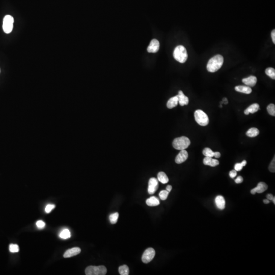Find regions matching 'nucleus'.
Returning <instances> with one entry per match:
<instances>
[{
  "mask_svg": "<svg viewBox=\"0 0 275 275\" xmlns=\"http://www.w3.org/2000/svg\"><path fill=\"white\" fill-rule=\"evenodd\" d=\"M223 63V57L221 55H216L208 62L206 66L207 70L210 73H215L220 69Z\"/></svg>",
  "mask_w": 275,
  "mask_h": 275,
  "instance_id": "nucleus-1",
  "label": "nucleus"
},
{
  "mask_svg": "<svg viewBox=\"0 0 275 275\" xmlns=\"http://www.w3.org/2000/svg\"><path fill=\"white\" fill-rule=\"evenodd\" d=\"M174 59L181 63H184L186 62L188 55L187 50L182 45H178L176 47L173 52Z\"/></svg>",
  "mask_w": 275,
  "mask_h": 275,
  "instance_id": "nucleus-2",
  "label": "nucleus"
},
{
  "mask_svg": "<svg viewBox=\"0 0 275 275\" xmlns=\"http://www.w3.org/2000/svg\"><path fill=\"white\" fill-rule=\"evenodd\" d=\"M191 144L190 139L187 137L182 136L178 137L174 139L173 142V146L177 150H185L187 149Z\"/></svg>",
  "mask_w": 275,
  "mask_h": 275,
  "instance_id": "nucleus-3",
  "label": "nucleus"
},
{
  "mask_svg": "<svg viewBox=\"0 0 275 275\" xmlns=\"http://www.w3.org/2000/svg\"><path fill=\"white\" fill-rule=\"evenodd\" d=\"M196 121L200 126H205L209 123V118L208 115L201 110H197L194 113Z\"/></svg>",
  "mask_w": 275,
  "mask_h": 275,
  "instance_id": "nucleus-4",
  "label": "nucleus"
},
{
  "mask_svg": "<svg viewBox=\"0 0 275 275\" xmlns=\"http://www.w3.org/2000/svg\"><path fill=\"white\" fill-rule=\"evenodd\" d=\"M106 272V268L103 266H89L85 270L87 275H105Z\"/></svg>",
  "mask_w": 275,
  "mask_h": 275,
  "instance_id": "nucleus-5",
  "label": "nucleus"
},
{
  "mask_svg": "<svg viewBox=\"0 0 275 275\" xmlns=\"http://www.w3.org/2000/svg\"><path fill=\"white\" fill-rule=\"evenodd\" d=\"M14 18L10 15H7L4 17L3 23V29L4 32L6 34L11 32L13 27Z\"/></svg>",
  "mask_w": 275,
  "mask_h": 275,
  "instance_id": "nucleus-6",
  "label": "nucleus"
},
{
  "mask_svg": "<svg viewBox=\"0 0 275 275\" xmlns=\"http://www.w3.org/2000/svg\"><path fill=\"white\" fill-rule=\"evenodd\" d=\"M155 255L156 251L154 249L152 248H148L144 251L142 256V260L144 264H148L154 258Z\"/></svg>",
  "mask_w": 275,
  "mask_h": 275,
  "instance_id": "nucleus-7",
  "label": "nucleus"
},
{
  "mask_svg": "<svg viewBox=\"0 0 275 275\" xmlns=\"http://www.w3.org/2000/svg\"><path fill=\"white\" fill-rule=\"evenodd\" d=\"M159 188V182L157 179L154 177L151 178L148 182V192L150 195L154 194Z\"/></svg>",
  "mask_w": 275,
  "mask_h": 275,
  "instance_id": "nucleus-8",
  "label": "nucleus"
},
{
  "mask_svg": "<svg viewBox=\"0 0 275 275\" xmlns=\"http://www.w3.org/2000/svg\"><path fill=\"white\" fill-rule=\"evenodd\" d=\"M267 188H268V186L265 182H260L258 183L257 187L251 190V193L253 195H255L256 193L260 194V193H264V192L266 191Z\"/></svg>",
  "mask_w": 275,
  "mask_h": 275,
  "instance_id": "nucleus-9",
  "label": "nucleus"
},
{
  "mask_svg": "<svg viewBox=\"0 0 275 275\" xmlns=\"http://www.w3.org/2000/svg\"><path fill=\"white\" fill-rule=\"evenodd\" d=\"M159 48V42L156 39L151 40L149 45L147 47V51L149 53H155L158 52Z\"/></svg>",
  "mask_w": 275,
  "mask_h": 275,
  "instance_id": "nucleus-10",
  "label": "nucleus"
},
{
  "mask_svg": "<svg viewBox=\"0 0 275 275\" xmlns=\"http://www.w3.org/2000/svg\"><path fill=\"white\" fill-rule=\"evenodd\" d=\"M188 153L185 150H182L179 153L178 155L176 157L175 159L176 163L180 164L182 162H185L188 159Z\"/></svg>",
  "mask_w": 275,
  "mask_h": 275,
  "instance_id": "nucleus-11",
  "label": "nucleus"
},
{
  "mask_svg": "<svg viewBox=\"0 0 275 275\" xmlns=\"http://www.w3.org/2000/svg\"><path fill=\"white\" fill-rule=\"evenodd\" d=\"M81 252V250L79 247H74V248H71L70 249H68L65 252L64 254V257L69 258L73 257V256H76L78 254L80 253Z\"/></svg>",
  "mask_w": 275,
  "mask_h": 275,
  "instance_id": "nucleus-12",
  "label": "nucleus"
},
{
  "mask_svg": "<svg viewBox=\"0 0 275 275\" xmlns=\"http://www.w3.org/2000/svg\"><path fill=\"white\" fill-rule=\"evenodd\" d=\"M243 83L249 87H254L257 82V77L255 76H251L247 78L243 79L242 80Z\"/></svg>",
  "mask_w": 275,
  "mask_h": 275,
  "instance_id": "nucleus-13",
  "label": "nucleus"
},
{
  "mask_svg": "<svg viewBox=\"0 0 275 275\" xmlns=\"http://www.w3.org/2000/svg\"><path fill=\"white\" fill-rule=\"evenodd\" d=\"M177 96L178 99V103L181 106L188 105L189 100L188 97L183 94V92L179 91L178 94Z\"/></svg>",
  "mask_w": 275,
  "mask_h": 275,
  "instance_id": "nucleus-14",
  "label": "nucleus"
},
{
  "mask_svg": "<svg viewBox=\"0 0 275 275\" xmlns=\"http://www.w3.org/2000/svg\"><path fill=\"white\" fill-rule=\"evenodd\" d=\"M215 203L217 207L219 209L223 210L225 208V200L221 195H219L215 198Z\"/></svg>",
  "mask_w": 275,
  "mask_h": 275,
  "instance_id": "nucleus-15",
  "label": "nucleus"
},
{
  "mask_svg": "<svg viewBox=\"0 0 275 275\" xmlns=\"http://www.w3.org/2000/svg\"><path fill=\"white\" fill-rule=\"evenodd\" d=\"M203 164L205 165L211 166V167H216L219 164V161L217 159H214L211 157H205L203 159Z\"/></svg>",
  "mask_w": 275,
  "mask_h": 275,
  "instance_id": "nucleus-16",
  "label": "nucleus"
},
{
  "mask_svg": "<svg viewBox=\"0 0 275 275\" xmlns=\"http://www.w3.org/2000/svg\"><path fill=\"white\" fill-rule=\"evenodd\" d=\"M260 109L259 105L258 103H253L249 106L245 111H244V114L249 115L250 113L254 114L255 112H257Z\"/></svg>",
  "mask_w": 275,
  "mask_h": 275,
  "instance_id": "nucleus-17",
  "label": "nucleus"
},
{
  "mask_svg": "<svg viewBox=\"0 0 275 275\" xmlns=\"http://www.w3.org/2000/svg\"><path fill=\"white\" fill-rule=\"evenodd\" d=\"M235 90L237 91L247 94L251 93L252 91L250 87L246 86H237L235 87Z\"/></svg>",
  "mask_w": 275,
  "mask_h": 275,
  "instance_id": "nucleus-18",
  "label": "nucleus"
},
{
  "mask_svg": "<svg viewBox=\"0 0 275 275\" xmlns=\"http://www.w3.org/2000/svg\"><path fill=\"white\" fill-rule=\"evenodd\" d=\"M178 103V99L177 95L169 99L167 103V106L169 109H172L177 106Z\"/></svg>",
  "mask_w": 275,
  "mask_h": 275,
  "instance_id": "nucleus-19",
  "label": "nucleus"
},
{
  "mask_svg": "<svg viewBox=\"0 0 275 275\" xmlns=\"http://www.w3.org/2000/svg\"><path fill=\"white\" fill-rule=\"evenodd\" d=\"M146 204L149 206H156L159 205L160 202L158 198L156 197L152 196L147 199Z\"/></svg>",
  "mask_w": 275,
  "mask_h": 275,
  "instance_id": "nucleus-20",
  "label": "nucleus"
},
{
  "mask_svg": "<svg viewBox=\"0 0 275 275\" xmlns=\"http://www.w3.org/2000/svg\"><path fill=\"white\" fill-rule=\"evenodd\" d=\"M158 180L163 184H166L169 182L167 175L164 172H160L158 173Z\"/></svg>",
  "mask_w": 275,
  "mask_h": 275,
  "instance_id": "nucleus-21",
  "label": "nucleus"
},
{
  "mask_svg": "<svg viewBox=\"0 0 275 275\" xmlns=\"http://www.w3.org/2000/svg\"><path fill=\"white\" fill-rule=\"evenodd\" d=\"M259 134V130L257 128L255 127H252L247 132L246 135L248 137L250 138H254V137L257 136Z\"/></svg>",
  "mask_w": 275,
  "mask_h": 275,
  "instance_id": "nucleus-22",
  "label": "nucleus"
},
{
  "mask_svg": "<svg viewBox=\"0 0 275 275\" xmlns=\"http://www.w3.org/2000/svg\"><path fill=\"white\" fill-rule=\"evenodd\" d=\"M119 273L121 275H128L129 273V268L126 265H123L119 267Z\"/></svg>",
  "mask_w": 275,
  "mask_h": 275,
  "instance_id": "nucleus-23",
  "label": "nucleus"
},
{
  "mask_svg": "<svg viewBox=\"0 0 275 275\" xmlns=\"http://www.w3.org/2000/svg\"><path fill=\"white\" fill-rule=\"evenodd\" d=\"M70 232L67 229H65L62 230L61 232V233H60L59 235L60 237H61V238H63V239H65V240L70 238Z\"/></svg>",
  "mask_w": 275,
  "mask_h": 275,
  "instance_id": "nucleus-24",
  "label": "nucleus"
},
{
  "mask_svg": "<svg viewBox=\"0 0 275 275\" xmlns=\"http://www.w3.org/2000/svg\"><path fill=\"white\" fill-rule=\"evenodd\" d=\"M266 74L269 77H270L271 79L275 80V70L274 68L272 67L267 68L266 69Z\"/></svg>",
  "mask_w": 275,
  "mask_h": 275,
  "instance_id": "nucleus-25",
  "label": "nucleus"
},
{
  "mask_svg": "<svg viewBox=\"0 0 275 275\" xmlns=\"http://www.w3.org/2000/svg\"><path fill=\"white\" fill-rule=\"evenodd\" d=\"M203 155L205 157L212 158L214 156V152L209 148H205L203 150Z\"/></svg>",
  "mask_w": 275,
  "mask_h": 275,
  "instance_id": "nucleus-26",
  "label": "nucleus"
},
{
  "mask_svg": "<svg viewBox=\"0 0 275 275\" xmlns=\"http://www.w3.org/2000/svg\"><path fill=\"white\" fill-rule=\"evenodd\" d=\"M118 217H119V214L118 212H115L114 214H111L109 216V219L111 224H116L117 222Z\"/></svg>",
  "mask_w": 275,
  "mask_h": 275,
  "instance_id": "nucleus-27",
  "label": "nucleus"
},
{
  "mask_svg": "<svg viewBox=\"0 0 275 275\" xmlns=\"http://www.w3.org/2000/svg\"><path fill=\"white\" fill-rule=\"evenodd\" d=\"M267 112L272 116H275V106L274 104L271 103L267 106Z\"/></svg>",
  "mask_w": 275,
  "mask_h": 275,
  "instance_id": "nucleus-28",
  "label": "nucleus"
},
{
  "mask_svg": "<svg viewBox=\"0 0 275 275\" xmlns=\"http://www.w3.org/2000/svg\"><path fill=\"white\" fill-rule=\"evenodd\" d=\"M169 192L167 190H163L160 192L159 194V198L162 200H165L167 199L168 196L169 195Z\"/></svg>",
  "mask_w": 275,
  "mask_h": 275,
  "instance_id": "nucleus-29",
  "label": "nucleus"
},
{
  "mask_svg": "<svg viewBox=\"0 0 275 275\" xmlns=\"http://www.w3.org/2000/svg\"><path fill=\"white\" fill-rule=\"evenodd\" d=\"M9 251L11 253L18 252L19 251V247L17 244H10Z\"/></svg>",
  "mask_w": 275,
  "mask_h": 275,
  "instance_id": "nucleus-30",
  "label": "nucleus"
},
{
  "mask_svg": "<svg viewBox=\"0 0 275 275\" xmlns=\"http://www.w3.org/2000/svg\"><path fill=\"white\" fill-rule=\"evenodd\" d=\"M269 170L271 172L274 173L275 172V156L273 159L272 160V162H270V165L269 166Z\"/></svg>",
  "mask_w": 275,
  "mask_h": 275,
  "instance_id": "nucleus-31",
  "label": "nucleus"
},
{
  "mask_svg": "<svg viewBox=\"0 0 275 275\" xmlns=\"http://www.w3.org/2000/svg\"><path fill=\"white\" fill-rule=\"evenodd\" d=\"M55 208V205H48L46 206L45 208V211L47 213H50L53 209Z\"/></svg>",
  "mask_w": 275,
  "mask_h": 275,
  "instance_id": "nucleus-32",
  "label": "nucleus"
},
{
  "mask_svg": "<svg viewBox=\"0 0 275 275\" xmlns=\"http://www.w3.org/2000/svg\"><path fill=\"white\" fill-rule=\"evenodd\" d=\"M36 225L39 228H43L45 226V223L42 221H38L36 222Z\"/></svg>",
  "mask_w": 275,
  "mask_h": 275,
  "instance_id": "nucleus-33",
  "label": "nucleus"
},
{
  "mask_svg": "<svg viewBox=\"0 0 275 275\" xmlns=\"http://www.w3.org/2000/svg\"><path fill=\"white\" fill-rule=\"evenodd\" d=\"M243 166L241 163H237L234 166V170L237 171H240L243 169Z\"/></svg>",
  "mask_w": 275,
  "mask_h": 275,
  "instance_id": "nucleus-34",
  "label": "nucleus"
},
{
  "mask_svg": "<svg viewBox=\"0 0 275 275\" xmlns=\"http://www.w3.org/2000/svg\"><path fill=\"white\" fill-rule=\"evenodd\" d=\"M237 175V171L235 170H233L230 171V172H229V176L231 178H233L234 177H236Z\"/></svg>",
  "mask_w": 275,
  "mask_h": 275,
  "instance_id": "nucleus-35",
  "label": "nucleus"
},
{
  "mask_svg": "<svg viewBox=\"0 0 275 275\" xmlns=\"http://www.w3.org/2000/svg\"><path fill=\"white\" fill-rule=\"evenodd\" d=\"M243 180H244V179H243V177H241V176H239L237 177V178L235 179V183H237V184L242 183Z\"/></svg>",
  "mask_w": 275,
  "mask_h": 275,
  "instance_id": "nucleus-36",
  "label": "nucleus"
},
{
  "mask_svg": "<svg viewBox=\"0 0 275 275\" xmlns=\"http://www.w3.org/2000/svg\"><path fill=\"white\" fill-rule=\"evenodd\" d=\"M271 37H272V41L273 44H275V30H273L271 33Z\"/></svg>",
  "mask_w": 275,
  "mask_h": 275,
  "instance_id": "nucleus-37",
  "label": "nucleus"
},
{
  "mask_svg": "<svg viewBox=\"0 0 275 275\" xmlns=\"http://www.w3.org/2000/svg\"><path fill=\"white\" fill-rule=\"evenodd\" d=\"M267 199L269 200H271L272 201V200L273 199V195L271 194H267Z\"/></svg>",
  "mask_w": 275,
  "mask_h": 275,
  "instance_id": "nucleus-38",
  "label": "nucleus"
},
{
  "mask_svg": "<svg viewBox=\"0 0 275 275\" xmlns=\"http://www.w3.org/2000/svg\"><path fill=\"white\" fill-rule=\"evenodd\" d=\"M214 156L216 158H220L221 153L219 152H215L214 153Z\"/></svg>",
  "mask_w": 275,
  "mask_h": 275,
  "instance_id": "nucleus-39",
  "label": "nucleus"
},
{
  "mask_svg": "<svg viewBox=\"0 0 275 275\" xmlns=\"http://www.w3.org/2000/svg\"><path fill=\"white\" fill-rule=\"evenodd\" d=\"M172 187L171 185H168L166 187V190L168 192H169V193L172 190Z\"/></svg>",
  "mask_w": 275,
  "mask_h": 275,
  "instance_id": "nucleus-40",
  "label": "nucleus"
},
{
  "mask_svg": "<svg viewBox=\"0 0 275 275\" xmlns=\"http://www.w3.org/2000/svg\"><path fill=\"white\" fill-rule=\"evenodd\" d=\"M270 201L269 200L267 199L264 200V204L267 205V204H269V203H270Z\"/></svg>",
  "mask_w": 275,
  "mask_h": 275,
  "instance_id": "nucleus-41",
  "label": "nucleus"
},
{
  "mask_svg": "<svg viewBox=\"0 0 275 275\" xmlns=\"http://www.w3.org/2000/svg\"><path fill=\"white\" fill-rule=\"evenodd\" d=\"M241 165H243V167L246 166L247 164V161L246 160H244V161L241 162Z\"/></svg>",
  "mask_w": 275,
  "mask_h": 275,
  "instance_id": "nucleus-42",
  "label": "nucleus"
},
{
  "mask_svg": "<svg viewBox=\"0 0 275 275\" xmlns=\"http://www.w3.org/2000/svg\"><path fill=\"white\" fill-rule=\"evenodd\" d=\"M272 201H273V204H274V205H275V197L273 196V200H272Z\"/></svg>",
  "mask_w": 275,
  "mask_h": 275,
  "instance_id": "nucleus-43",
  "label": "nucleus"
}]
</instances>
